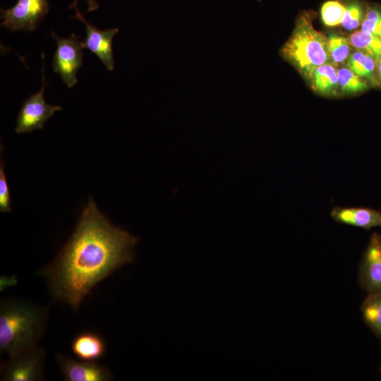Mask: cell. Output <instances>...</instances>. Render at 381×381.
Segmentation results:
<instances>
[{
  "instance_id": "obj_26",
  "label": "cell",
  "mask_w": 381,
  "mask_h": 381,
  "mask_svg": "<svg viewBox=\"0 0 381 381\" xmlns=\"http://www.w3.org/2000/svg\"><path fill=\"white\" fill-rule=\"evenodd\" d=\"M380 370L381 371V365H380Z\"/></svg>"
},
{
  "instance_id": "obj_8",
  "label": "cell",
  "mask_w": 381,
  "mask_h": 381,
  "mask_svg": "<svg viewBox=\"0 0 381 381\" xmlns=\"http://www.w3.org/2000/svg\"><path fill=\"white\" fill-rule=\"evenodd\" d=\"M360 286L368 294H381V234L374 232L359 267Z\"/></svg>"
},
{
  "instance_id": "obj_4",
  "label": "cell",
  "mask_w": 381,
  "mask_h": 381,
  "mask_svg": "<svg viewBox=\"0 0 381 381\" xmlns=\"http://www.w3.org/2000/svg\"><path fill=\"white\" fill-rule=\"evenodd\" d=\"M46 350L37 346L8 357L1 362L2 381H40L44 380Z\"/></svg>"
},
{
  "instance_id": "obj_2",
  "label": "cell",
  "mask_w": 381,
  "mask_h": 381,
  "mask_svg": "<svg viewBox=\"0 0 381 381\" xmlns=\"http://www.w3.org/2000/svg\"><path fill=\"white\" fill-rule=\"evenodd\" d=\"M48 307L6 298L0 302V353L9 356L38 345L47 324Z\"/></svg>"
},
{
  "instance_id": "obj_23",
  "label": "cell",
  "mask_w": 381,
  "mask_h": 381,
  "mask_svg": "<svg viewBox=\"0 0 381 381\" xmlns=\"http://www.w3.org/2000/svg\"><path fill=\"white\" fill-rule=\"evenodd\" d=\"M18 284L17 277L12 276H1L0 277V291H4L8 288L15 286Z\"/></svg>"
},
{
  "instance_id": "obj_20",
  "label": "cell",
  "mask_w": 381,
  "mask_h": 381,
  "mask_svg": "<svg viewBox=\"0 0 381 381\" xmlns=\"http://www.w3.org/2000/svg\"><path fill=\"white\" fill-rule=\"evenodd\" d=\"M345 12V5L337 0L326 1L321 7L322 23L328 27H334L341 24Z\"/></svg>"
},
{
  "instance_id": "obj_22",
  "label": "cell",
  "mask_w": 381,
  "mask_h": 381,
  "mask_svg": "<svg viewBox=\"0 0 381 381\" xmlns=\"http://www.w3.org/2000/svg\"><path fill=\"white\" fill-rule=\"evenodd\" d=\"M11 211V199L7 179L4 171V163L1 155L0 162V212Z\"/></svg>"
},
{
  "instance_id": "obj_11",
  "label": "cell",
  "mask_w": 381,
  "mask_h": 381,
  "mask_svg": "<svg viewBox=\"0 0 381 381\" xmlns=\"http://www.w3.org/2000/svg\"><path fill=\"white\" fill-rule=\"evenodd\" d=\"M332 219L341 224L370 230L381 227V211L363 207H336L331 211Z\"/></svg>"
},
{
  "instance_id": "obj_16",
  "label": "cell",
  "mask_w": 381,
  "mask_h": 381,
  "mask_svg": "<svg viewBox=\"0 0 381 381\" xmlns=\"http://www.w3.org/2000/svg\"><path fill=\"white\" fill-rule=\"evenodd\" d=\"M338 87L339 94L356 95L365 92L370 85L345 65L337 68Z\"/></svg>"
},
{
  "instance_id": "obj_17",
  "label": "cell",
  "mask_w": 381,
  "mask_h": 381,
  "mask_svg": "<svg viewBox=\"0 0 381 381\" xmlns=\"http://www.w3.org/2000/svg\"><path fill=\"white\" fill-rule=\"evenodd\" d=\"M327 45L330 63L337 68L345 64L353 52L349 37L337 33H330L327 37Z\"/></svg>"
},
{
  "instance_id": "obj_3",
  "label": "cell",
  "mask_w": 381,
  "mask_h": 381,
  "mask_svg": "<svg viewBox=\"0 0 381 381\" xmlns=\"http://www.w3.org/2000/svg\"><path fill=\"white\" fill-rule=\"evenodd\" d=\"M280 54L307 80L316 68L330 62L327 37L314 28L310 12L299 16Z\"/></svg>"
},
{
  "instance_id": "obj_7",
  "label": "cell",
  "mask_w": 381,
  "mask_h": 381,
  "mask_svg": "<svg viewBox=\"0 0 381 381\" xmlns=\"http://www.w3.org/2000/svg\"><path fill=\"white\" fill-rule=\"evenodd\" d=\"M49 12L47 0H18L8 9H1V25L11 31H32Z\"/></svg>"
},
{
  "instance_id": "obj_14",
  "label": "cell",
  "mask_w": 381,
  "mask_h": 381,
  "mask_svg": "<svg viewBox=\"0 0 381 381\" xmlns=\"http://www.w3.org/2000/svg\"><path fill=\"white\" fill-rule=\"evenodd\" d=\"M344 65L367 80L371 87H378L376 61L371 56L357 49L353 50Z\"/></svg>"
},
{
  "instance_id": "obj_5",
  "label": "cell",
  "mask_w": 381,
  "mask_h": 381,
  "mask_svg": "<svg viewBox=\"0 0 381 381\" xmlns=\"http://www.w3.org/2000/svg\"><path fill=\"white\" fill-rule=\"evenodd\" d=\"M52 36L57 44L52 61L53 71L59 74L68 87H72L78 83L76 74L83 65V49L85 44L75 34L62 38L52 32Z\"/></svg>"
},
{
  "instance_id": "obj_12",
  "label": "cell",
  "mask_w": 381,
  "mask_h": 381,
  "mask_svg": "<svg viewBox=\"0 0 381 381\" xmlns=\"http://www.w3.org/2000/svg\"><path fill=\"white\" fill-rule=\"evenodd\" d=\"M71 349L79 359L88 361H98L107 352L104 339L93 331H83L72 339Z\"/></svg>"
},
{
  "instance_id": "obj_19",
  "label": "cell",
  "mask_w": 381,
  "mask_h": 381,
  "mask_svg": "<svg viewBox=\"0 0 381 381\" xmlns=\"http://www.w3.org/2000/svg\"><path fill=\"white\" fill-rule=\"evenodd\" d=\"M367 8L360 0H350L345 4L341 25L347 30H354L362 23Z\"/></svg>"
},
{
  "instance_id": "obj_13",
  "label": "cell",
  "mask_w": 381,
  "mask_h": 381,
  "mask_svg": "<svg viewBox=\"0 0 381 381\" xmlns=\"http://www.w3.org/2000/svg\"><path fill=\"white\" fill-rule=\"evenodd\" d=\"M308 81L312 90L324 97H336L339 92L337 67L329 62L316 68Z\"/></svg>"
},
{
  "instance_id": "obj_25",
  "label": "cell",
  "mask_w": 381,
  "mask_h": 381,
  "mask_svg": "<svg viewBox=\"0 0 381 381\" xmlns=\"http://www.w3.org/2000/svg\"><path fill=\"white\" fill-rule=\"evenodd\" d=\"M376 78L378 87L381 88V56L376 62Z\"/></svg>"
},
{
  "instance_id": "obj_10",
  "label": "cell",
  "mask_w": 381,
  "mask_h": 381,
  "mask_svg": "<svg viewBox=\"0 0 381 381\" xmlns=\"http://www.w3.org/2000/svg\"><path fill=\"white\" fill-rule=\"evenodd\" d=\"M75 8V17L85 25L86 37L84 41L85 47L95 54L109 71H112L114 68L112 40L114 36L119 32V28L99 30L86 21L77 6Z\"/></svg>"
},
{
  "instance_id": "obj_15",
  "label": "cell",
  "mask_w": 381,
  "mask_h": 381,
  "mask_svg": "<svg viewBox=\"0 0 381 381\" xmlns=\"http://www.w3.org/2000/svg\"><path fill=\"white\" fill-rule=\"evenodd\" d=\"M361 310L365 325L381 339V294H368Z\"/></svg>"
},
{
  "instance_id": "obj_6",
  "label": "cell",
  "mask_w": 381,
  "mask_h": 381,
  "mask_svg": "<svg viewBox=\"0 0 381 381\" xmlns=\"http://www.w3.org/2000/svg\"><path fill=\"white\" fill-rule=\"evenodd\" d=\"M42 85L39 92L32 95L23 104L17 116L15 131L17 133H30L42 129L45 122L54 114L61 109L59 105H52L46 102L44 98L45 86L47 85L44 79V57L42 54Z\"/></svg>"
},
{
  "instance_id": "obj_9",
  "label": "cell",
  "mask_w": 381,
  "mask_h": 381,
  "mask_svg": "<svg viewBox=\"0 0 381 381\" xmlns=\"http://www.w3.org/2000/svg\"><path fill=\"white\" fill-rule=\"evenodd\" d=\"M66 381H110L111 370L98 361L75 360L61 353L56 356Z\"/></svg>"
},
{
  "instance_id": "obj_21",
  "label": "cell",
  "mask_w": 381,
  "mask_h": 381,
  "mask_svg": "<svg viewBox=\"0 0 381 381\" xmlns=\"http://www.w3.org/2000/svg\"><path fill=\"white\" fill-rule=\"evenodd\" d=\"M361 30L381 37V7L376 5L368 6Z\"/></svg>"
},
{
  "instance_id": "obj_24",
  "label": "cell",
  "mask_w": 381,
  "mask_h": 381,
  "mask_svg": "<svg viewBox=\"0 0 381 381\" xmlns=\"http://www.w3.org/2000/svg\"><path fill=\"white\" fill-rule=\"evenodd\" d=\"M79 0H74L73 2L69 6L70 8H73L77 6V3ZM87 3V9L89 11H92L98 8L99 4L96 0H85Z\"/></svg>"
},
{
  "instance_id": "obj_1",
  "label": "cell",
  "mask_w": 381,
  "mask_h": 381,
  "mask_svg": "<svg viewBox=\"0 0 381 381\" xmlns=\"http://www.w3.org/2000/svg\"><path fill=\"white\" fill-rule=\"evenodd\" d=\"M138 241L111 224L90 198L71 238L38 274L46 279L54 299L78 311L99 282L133 262Z\"/></svg>"
},
{
  "instance_id": "obj_18",
  "label": "cell",
  "mask_w": 381,
  "mask_h": 381,
  "mask_svg": "<svg viewBox=\"0 0 381 381\" xmlns=\"http://www.w3.org/2000/svg\"><path fill=\"white\" fill-rule=\"evenodd\" d=\"M349 39L354 49L369 54L376 62L381 56V37L360 30L352 32Z\"/></svg>"
}]
</instances>
